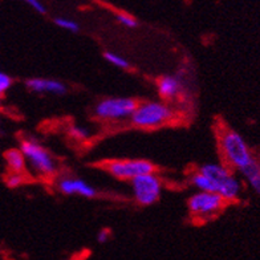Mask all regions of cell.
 <instances>
[{
    "label": "cell",
    "mask_w": 260,
    "mask_h": 260,
    "mask_svg": "<svg viewBox=\"0 0 260 260\" xmlns=\"http://www.w3.org/2000/svg\"><path fill=\"white\" fill-rule=\"evenodd\" d=\"M69 133H71L73 138L79 141L89 140L90 137V130L85 126H81V125H73L71 130H69Z\"/></svg>",
    "instance_id": "obj_17"
},
{
    "label": "cell",
    "mask_w": 260,
    "mask_h": 260,
    "mask_svg": "<svg viewBox=\"0 0 260 260\" xmlns=\"http://www.w3.org/2000/svg\"><path fill=\"white\" fill-rule=\"evenodd\" d=\"M19 149L27 161V169L36 178H40L43 181H53L57 177V159L36 138H23L20 141Z\"/></svg>",
    "instance_id": "obj_3"
},
{
    "label": "cell",
    "mask_w": 260,
    "mask_h": 260,
    "mask_svg": "<svg viewBox=\"0 0 260 260\" xmlns=\"http://www.w3.org/2000/svg\"><path fill=\"white\" fill-rule=\"evenodd\" d=\"M218 146L223 164L234 171L240 173L255 159L244 138L229 127H223L218 132Z\"/></svg>",
    "instance_id": "obj_4"
},
{
    "label": "cell",
    "mask_w": 260,
    "mask_h": 260,
    "mask_svg": "<svg viewBox=\"0 0 260 260\" xmlns=\"http://www.w3.org/2000/svg\"><path fill=\"white\" fill-rule=\"evenodd\" d=\"M27 89L36 94H53L62 96L68 92L64 82L56 79H44V77H32L25 81Z\"/></svg>",
    "instance_id": "obj_11"
},
{
    "label": "cell",
    "mask_w": 260,
    "mask_h": 260,
    "mask_svg": "<svg viewBox=\"0 0 260 260\" xmlns=\"http://www.w3.org/2000/svg\"><path fill=\"white\" fill-rule=\"evenodd\" d=\"M138 101L132 97H108L96 104L93 114L103 122H122L130 120Z\"/></svg>",
    "instance_id": "obj_6"
},
{
    "label": "cell",
    "mask_w": 260,
    "mask_h": 260,
    "mask_svg": "<svg viewBox=\"0 0 260 260\" xmlns=\"http://www.w3.org/2000/svg\"><path fill=\"white\" fill-rule=\"evenodd\" d=\"M157 92L164 103L173 104L185 94V84L179 75H164L157 80Z\"/></svg>",
    "instance_id": "obj_10"
},
{
    "label": "cell",
    "mask_w": 260,
    "mask_h": 260,
    "mask_svg": "<svg viewBox=\"0 0 260 260\" xmlns=\"http://www.w3.org/2000/svg\"><path fill=\"white\" fill-rule=\"evenodd\" d=\"M103 169L113 178L118 181H133L140 175L155 173L157 166L149 159L142 158H121V159H110L103 164Z\"/></svg>",
    "instance_id": "obj_7"
},
{
    "label": "cell",
    "mask_w": 260,
    "mask_h": 260,
    "mask_svg": "<svg viewBox=\"0 0 260 260\" xmlns=\"http://www.w3.org/2000/svg\"><path fill=\"white\" fill-rule=\"evenodd\" d=\"M240 174L243 175V178L253 191L260 195V162L256 158L247 168L240 171Z\"/></svg>",
    "instance_id": "obj_13"
},
{
    "label": "cell",
    "mask_w": 260,
    "mask_h": 260,
    "mask_svg": "<svg viewBox=\"0 0 260 260\" xmlns=\"http://www.w3.org/2000/svg\"><path fill=\"white\" fill-rule=\"evenodd\" d=\"M104 58H105L109 64L116 67V68L123 69V71L130 69V62L127 61L123 56L118 55V53H114V52H105V53H104Z\"/></svg>",
    "instance_id": "obj_14"
},
{
    "label": "cell",
    "mask_w": 260,
    "mask_h": 260,
    "mask_svg": "<svg viewBox=\"0 0 260 260\" xmlns=\"http://www.w3.org/2000/svg\"><path fill=\"white\" fill-rule=\"evenodd\" d=\"M4 161L7 165L8 171L10 173H27V161H25L24 155L20 151L19 147L16 149H10L4 153Z\"/></svg>",
    "instance_id": "obj_12"
},
{
    "label": "cell",
    "mask_w": 260,
    "mask_h": 260,
    "mask_svg": "<svg viewBox=\"0 0 260 260\" xmlns=\"http://www.w3.org/2000/svg\"><path fill=\"white\" fill-rule=\"evenodd\" d=\"M110 236H112V231L109 229H101L97 234V242L99 243H106V242H109Z\"/></svg>",
    "instance_id": "obj_20"
},
{
    "label": "cell",
    "mask_w": 260,
    "mask_h": 260,
    "mask_svg": "<svg viewBox=\"0 0 260 260\" xmlns=\"http://www.w3.org/2000/svg\"><path fill=\"white\" fill-rule=\"evenodd\" d=\"M116 17H117V20H118V23H121L123 27L136 28L138 24L137 20H136V19L129 14H123V12H121V14H117Z\"/></svg>",
    "instance_id": "obj_19"
},
{
    "label": "cell",
    "mask_w": 260,
    "mask_h": 260,
    "mask_svg": "<svg viewBox=\"0 0 260 260\" xmlns=\"http://www.w3.org/2000/svg\"><path fill=\"white\" fill-rule=\"evenodd\" d=\"M53 183L56 190L65 197H81V198L93 199L99 195L97 188L90 185L89 182L72 174H58L53 179Z\"/></svg>",
    "instance_id": "obj_9"
},
{
    "label": "cell",
    "mask_w": 260,
    "mask_h": 260,
    "mask_svg": "<svg viewBox=\"0 0 260 260\" xmlns=\"http://www.w3.org/2000/svg\"><path fill=\"white\" fill-rule=\"evenodd\" d=\"M55 24L57 27L62 28V29H67V31L71 32H77L80 28L76 21L71 20V19H67V17H56Z\"/></svg>",
    "instance_id": "obj_18"
},
{
    "label": "cell",
    "mask_w": 260,
    "mask_h": 260,
    "mask_svg": "<svg viewBox=\"0 0 260 260\" xmlns=\"http://www.w3.org/2000/svg\"><path fill=\"white\" fill-rule=\"evenodd\" d=\"M227 202L215 192L195 191L187 199V211L195 223L212 220L224 210Z\"/></svg>",
    "instance_id": "obj_5"
},
{
    "label": "cell",
    "mask_w": 260,
    "mask_h": 260,
    "mask_svg": "<svg viewBox=\"0 0 260 260\" xmlns=\"http://www.w3.org/2000/svg\"><path fill=\"white\" fill-rule=\"evenodd\" d=\"M0 127H2V118H0Z\"/></svg>",
    "instance_id": "obj_22"
},
{
    "label": "cell",
    "mask_w": 260,
    "mask_h": 260,
    "mask_svg": "<svg viewBox=\"0 0 260 260\" xmlns=\"http://www.w3.org/2000/svg\"><path fill=\"white\" fill-rule=\"evenodd\" d=\"M130 188H132L134 202L138 206L147 207L159 201L164 190V181L155 171V173L140 175L133 181H130Z\"/></svg>",
    "instance_id": "obj_8"
},
{
    "label": "cell",
    "mask_w": 260,
    "mask_h": 260,
    "mask_svg": "<svg viewBox=\"0 0 260 260\" xmlns=\"http://www.w3.org/2000/svg\"><path fill=\"white\" fill-rule=\"evenodd\" d=\"M14 84V79L10 75L4 72H0V104L3 101L6 93L11 89V86Z\"/></svg>",
    "instance_id": "obj_16"
},
{
    "label": "cell",
    "mask_w": 260,
    "mask_h": 260,
    "mask_svg": "<svg viewBox=\"0 0 260 260\" xmlns=\"http://www.w3.org/2000/svg\"><path fill=\"white\" fill-rule=\"evenodd\" d=\"M27 182V174L23 173H8L6 177V185L10 188H17L25 185Z\"/></svg>",
    "instance_id": "obj_15"
},
{
    "label": "cell",
    "mask_w": 260,
    "mask_h": 260,
    "mask_svg": "<svg viewBox=\"0 0 260 260\" xmlns=\"http://www.w3.org/2000/svg\"><path fill=\"white\" fill-rule=\"evenodd\" d=\"M190 185L197 191L215 192L227 203L236 202L242 192V182L224 164H205L190 174Z\"/></svg>",
    "instance_id": "obj_1"
},
{
    "label": "cell",
    "mask_w": 260,
    "mask_h": 260,
    "mask_svg": "<svg viewBox=\"0 0 260 260\" xmlns=\"http://www.w3.org/2000/svg\"><path fill=\"white\" fill-rule=\"evenodd\" d=\"M178 120V113L171 104L155 100L138 103L134 113L130 117L132 126L141 130H155L173 125Z\"/></svg>",
    "instance_id": "obj_2"
},
{
    "label": "cell",
    "mask_w": 260,
    "mask_h": 260,
    "mask_svg": "<svg viewBox=\"0 0 260 260\" xmlns=\"http://www.w3.org/2000/svg\"><path fill=\"white\" fill-rule=\"evenodd\" d=\"M23 2H25L27 4H29L32 8H34L35 11H38V12H40V14H44L45 11V7L43 6V4L39 2V0H23Z\"/></svg>",
    "instance_id": "obj_21"
}]
</instances>
